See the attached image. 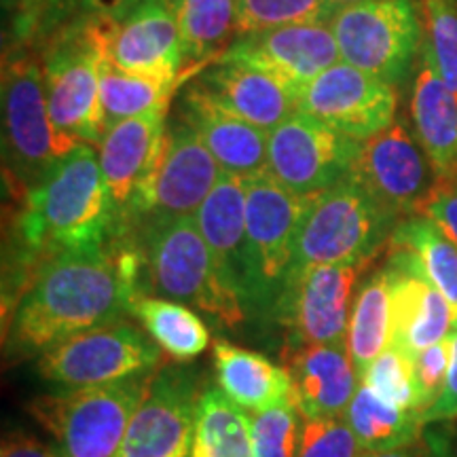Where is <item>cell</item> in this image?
I'll return each instance as SVG.
<instances>
[{
	"mask_svg": "<svg viewBox=\"0 0 457 457\" xmlns=\"http://www.w3.org/2000/svg\"><path fill=\"white\" fill-rule=\"evenodd\" d=\"M136 273L134 254L114 262L102 244L51 254L17 301L11 350L45 352L83 330L119 322L138 296Z\"/></svg>",
	"mask_w": 457,
	"mask_h": 457,
	"instance_id": "obj_1",
	"label": "cell"
},
{
	"mask_svg": "<svg viewBox=\"0 0 457 457\" xmlns=\"http://www.w3.org/2000/svg\"><path fill=\"white\" fill-rule=\"evenodd\" d=\"M112 227L98 148L81 145L26 193L20 233L34 250L57 254L100 245Z\"/></svg>",
	"mask_w": 457,
	"mask_h": 457,
	"instance_id": "obj_2",
	"label": "cell"
},
{
	"mask_svg": "<svg viewBox=\"0 0 457 457\" xmlns=\"http://www.w3.org/2000/svg\"><path fill=\"white\" fill-rule=\"evenodd\" d=\"M396 225L398 216L347 176L312 199L296 237L288 282L312 267L370 262Z\"/></svg>",
	"mask_w": 457,
	"mask_h": 457,
	"instance_id": "obj_3",
	"label": "cell"
},
{
	"mask_svg": "<svg viewBox=\"0 0 457 457\" xmlns=\"http://www.w3.org/2000/svg\"><path fill=\"white\" fill-rule=\"evenodd\" d=\"M142 236L148 286L157 296L195 305L227 327L248 320L237 296L222 286L195 214L148 220Z\"/></svg>",
	"mask_w": 457,
	"mask_h": 457,
	"instance_id": "obj_4",
	"label": "cell"
},
{
	"mask_svg": "<svg viewBox=\"0 0 457 457\" xmlns=\"http://www.w3.org/2000/svg\"><path fill=\"white\" fill-rule=\"evenodd\" d=\"M244 180L248 316H276L295 261L296 237L313 197L295 195L270 170Z\"/></svg>",
	"mask_w": 457,
	"mask_h": 457,
	"instance_id": "obj_5",
	"label": "cell"
},
{
	"mask_svg": "<svg viewBox=\"0 0 457 457\" xmlns=\"http://www.w3.org/2000/svg\"><path fill=\"white\" fill-rule=\"evenodd\" d=\"M83 142L51 121L43 66L30 54L11 55L3 68V151L11 179L32 191Z\"/></svg>",
	"mask_w": 457,
	"mask_h": 457,
	"instance_id": "obj_6",
	"label": "cell"
},
{
	"mask_svg": "<svg viewBox=\"0 0 457 457\" xmlns=\"http://www.w3.org/2000/svg\"><path fill=\"white\" fill-rule=\"evenodd\" d=\"M151 375L43 396L28 409L55 438L62 457H117Z\"/></svg>",
	"mask_w": 457,
	"mask_h": 457,
	"instance_id": "obj_7",
	"label": "cell"
},
{
	"mask_svg": "<svg viewBox=\"0 0 457 457\" xmlns=\"http://www.w3.org/2000/svg\"><path fill=\"white\" fill-rule=\"evenodd\" d=\"M341 62L386 83L407 77L421 47V21L413 0H370L343 7L328 21Z\"/></svg>",
	"mask_w": 457,
	"mask_h": 457,
	"instance_id": "obj_8",
	"label": "cell"
},
{
	"mask_svg": "<svg viewBox=\"0 0 457 457\" xmlns=\"http://www.w3.org/2000/svg\"><path fill=\"white\" fill-rule=\"evenodd\" d=\"M162 362V347L134 324L114 322L89 328L41 352V379L68 390L106 386L125 377L151 373Z\"/></svg>",
	"mask_w": 457,
	"mask_h": 457,
	"instance_id": "obj_9",
	"label": "cell"
},
{
	"mask_svg": "<svg viewBox=\"0 0 457 457\" xmlns=\"http://www.w3.org/2000/svg\"><path fill=\"white\" fill-rule=\"evenodd\" d=\"M85 28L102 57L119 71L180 79L185 55L170 0H125L108 15L91 13Z\"/></svg>",
	"mask_w": 457,
	"mask_h": 457,
	"instance_id": "obj_10",
	"label": "cell"
},
{
	"mask_svg": "<svg viewBox=\"0 0 457 457\" xmlns=\"http://www.w3.org/2000/svg\"><path fill=\"white\" fill-rule=\"evenodd\" d=\"M100 71L102 51L91 41L85 21L66 32L43 62L51 121L62 134L91 146H98L106 134Z\"/></svg>",
	"mask_w": 457,
	"mask_h": 457,
	"instance_id": "obj_11",
	"label": "cell"
},
{
	"mask_svg": "<svg viewBox=\"0 0 457 457\" xmlns=\"http://www.w3.org/2000/svg\"><path fill=\"white\" fill-rule=\"evenodd\" d=\"M360 142L305 112L270 131V171L279 185L301 197H316L352 174Z\"/></svg>",
	"mask_w": 457,
	"mask_h": 457,
	"instance_id": "obj_12",
	"label": "cell"
},
{
	"mask_svg": "<svg viewBox=\"0 0 457 457\" xmlns=\"http://www.w3.org/2000/svg\"><path fill=\"white\" fill-rule=\"evenodd\" d=\"M220 174L212 153L180 119L168 128L159 168L131 199L128 220L148 222L197 214Z\"/></svg>",
	"mask_w": 457,
	"mask_h": 457,
	"instance_id": "obj_13",
	"label": "cell"
},
{
	"mask_svg": "<svg viewBox=\"0 0 457 457\" xmlns=\"http://www.w3.org/2000/svg\"><path fill=\"white\" fill-rule=\"evenodd\" d=\"M199 400L202 394L193 370H155L117 457H191Z\"/></svg>",
	"mask_w": 457,
	"mask_h": 457,
	"instance_id": "obj_14",
	"label": "cell"
},
{
	"mask_svg": "<svg viewBox=\"0 0 457 457\" xmlns=\"http://www.w3.org/2000/svg\"><path fill=\"white\" fill-rule=\"evenodd\" d=\"M350 176L398 219L421 214L438 187L436 171L420 140L400 121L360 142Z\"/></svg>",
	"mask_w": 457,
	"mask_h": 457,
	"instance_id": "obj_15",
	"label": "cell"
},
{
	"mask_svg": "<svg viewBox=\"0 0 457 457\" xmlns=\"http://www.w3.org/2000/svg\"><path fill=\"white\" fill-rule=\"evenodd\" d=\"M369 265H320L290 279L276 307V318L290 328L286 345L347 343L353 293Z\"/></svg>",
	"mask_w": 457,
	"mask_h": 457,
	"instance_id": "obj_16",
	"label": "cell"
},
{
	"mask_svg": "<svg viewBox=\"0 0 457 457\" xmlns=\"http://www.w3.org/2000/svg\"><path fill=\"white\" fill-rule=\"evenodd\" d=\"M396 104L394 85L339 62L301 91L299 111L362 142L390 128Z\"/></svg>",
	"mask_w": 457,
	"mask_h": 457,
	"instance_id": "obj_17",
	"label": "cell"
},
{
	"mask_svg": "<svg viewBox=\"0 0 457 457\" xmlns=\"http://www.w3.org/2000/svg\"><path fill=\"white\" fill-rule=\"evenodd\" d=\"M214 62L259 68L303 91L324 71L339 64L341 54L330 24H295L239 37Z\"/></svg>",
	"mask_w": 457,
	"mask_h": 457,
	"instance_id": "obj_18",
	"label": "cell"
},
{
	"mask_svg": "<svg viewBox=\"0 0 457 457\" xmlns=\"http://www.w3.org/2000/svg\"><path fill=\"white\" fill-rule=\"evenodd\" d=\"M168 134V106L111 125L98 145L112 227L125 225L131 197L155 174Z\"/></svg>",
	"mask_w": 457,
	"mask_h": 457,
	"instance_id": "obj_19",
	"label": "cell"
},
{
	"mask_svg": "<svg viewBox=\"0 0 457 457\" xmlns=\"http://www.w3.org/2000/svg\"><path fill=\"white\" fill-rule=\"evenodd\" d=\"M390 278L392 345L415 358L453 333V310L407 248L390 245L384 267Z\"/></svg>",
	"mask_w": 457,
	"mask_h": 457,
	"instance_id": "obj_20",
	"label": "cell"
},
{
	"mask_svg": "<svg viewBox=\"0 0 457 457\" xmlns=\"http://www.w3.org/2000/svg\"><path fill=\"white\" fill-rule=\"evenodd\" d=\"M282 360L293 381V403L305 420L345 413L360 386L347 343L286 345Z\"/></svg>",
	"mask_w": 457,
	"mask_h": 457,
	"instance_id": "obj_21",
	"label": "cell"
},
{
	"mask_svg": "<svg viewBox=\"0 0 457 457\" xmlns=\"http://www.w3.org/2000/svg\"><path fill=\"white\" fill-rule=\"evenodd\" d=\"M195 83L227 112L265 131L299 112L301 89L253 66L214 62Z\"/></svg>",
	"mask_w": 457,
	"mask_h": 457,
	"instance_id": "obj_22",
	"label": "cell"
},
{
	"mask_svg": "<svg viewBox=\"0 0 457 457\" xmlns=\"http://www.w3.org/2000/svg\"><path fill=\"white\" fill-rule=\"evenodd\" d=\"M180 119L193 128L227 174L250 176L270 170V131L227 112L193 81L180 100Z\"/></svg>",
	"mask_w": 457,
	"mask_h": 457,
	"instance_id": "obj_23",
	"label": "cell"
},
{
	"mask_svg": "<svg viewBox=\"0 0 457 457\" xmlns=\"http://www.w3.org/2000/svg\"><path fill=\"white\" fill-rule=\"evenodd\" d=\"M216 271L225 288L248 313V256H245V180L222 171L195 214ZM250 318V316H248Z\"/></svg>",
	"mask_w": 457,
	"mask_h": 457,
	"instance_id": "obj_24",
	"label": "cell"
},
{
	"mask_svg": "<svg viewBox=\"0 0 457 457\" xmlns=\"http://www.w3.org/2000/svg\"><path fill=\"white\" fill-rule=\"evenodd\" d=\"M411 117L415 138L430 159L438 182L457 179V98L438 72L430 57L421 55L420 72L411 98Z\"/></svg>",
	"mask_w": 457,
	"mask_h": 457,
	"instance_id": "obj_25",
	"label": "cell"
},
{
	"mask_svg": "<svg viewBox=\"0 0 457 457\" xmlns=\"http://www.w3.org/2000/svg\"><path fill=\"white\" fill-rule=\"evenodd\" d=\"M214 367L219 390L245 413H256L293 400V381L286 369L253 350L216 341Z\"/></svg>",
	"mask_w": 457,
	"mask_h": 457,
	"instance_id": "obj_26",
	"label": "cell"
},
{
	"mask_svg": "<svg viewBox=\"0 0 457 457\" xmlns=\"http://www.w3.org/2000/svg\"><path fill=\"white\" fill-rule=\"evenodd\" d=\"M343 417L364 453H384V451L409 447L420 441L424 430L420 413L394 407L364 384L358 386Z\"/></svg>",
	"mask_w": 457,
	"mask_h": 457,
	"instance_id": "obj_27",
	"label": "cell"
},
{
	"mask_svg": "<svg viewBox=\"0 0 457 457\" xmlns=\"http://www.w3.org/2000/svg\"><path fill=\"white\" fill-rule=\"evenodd\" d=\"M185 66L205 64L237 38V0H170Z\"/></svg>",
	"mask_w": 457,
	"mask_h": 457,
	"instance_id": "obj_28",
	"label": "cell"
},
{
	"mask_svg": "<svg viewBox=\"0 0 457 457\" xmlns=\"http://www.w3.org/2000/svg\"><path fill=\"white\" fill-rule=\"evenodd\" d=\"M131 312L174 362H191L210 345L208 327L187 303L138 295L131 301Z\"/></svg>",
	"mask_w": 457,
	"mask_h": 457,
	"instance_id": "obj_29",
	"label": "cell"
},
{
	"mask_svg": "<svg viewBox=\"0 0 457 457\" xmlns=\"http://www.w3.org/2000/svg\"><path fill=\"white\" fill-rule=\"evenodd\" d=\"M392 345V301L390 278L386 270L375 271L360 286L353 301L347 350L360 379L367 373L370 362Z\"/></svg>",
	"mask_w": 457,
	"mask_h": 457,
	"instance_id": "obj_30",
	"label": "cell"
},
{
	"mask_svg": "<svg viewBox=\"0 0 457 457\" xmlns=\"http://www.w3.org/2000/svg\"><path fill=\"white\" fill-rule=\"evenodd\" d=\"M191 457H256L250 413L216 387L199 400Z\"/></svg>",
	"mask_w": 457,
	"mask_h": 457,
	"instance_id": "obj_31",
	"label": "cell"
},
{
	"mask_svg": "<svg viewBox=\"0 0 457 457\" xmlns=\"http://www.w3.org/2000/svg\"><path fill=\"white\" fill-rule=\"evenodd\" d=\"M390 245L407 248L415 256L426 278L449 301L457 328V245L424 214L400 220L390 236Z\"/></svg>",
	"mask_w": 457,
	"mask_h": 457,
	"instance_id": "obj_32",
	"label": "cell"
},
{
	"mask_svg": "<svg viewBox=\"0 0 457 457\" xmlns=\"http://www.w3.org/2000/svg\"><path fill=\"white\" fill-rule=\"evenodd\" d=\"M179 83L180 79H157L119 71L102 57L100 98L106 129L125 119L170 106V98Z\"/></svg>",
	"mask_w": 457,
	"mask_h": 457,
	"instance_id": "obj_33",
	"label": "cell"
},
{
	"mask_svg": "<svg viewBox=\"0 0 457 457\" xmlns=\"http://www.w3.org/2000/svg\"><path fill=\"white\" fill-rule=\"evenodd\" d=\"M337 9L328 0H237V38L295 24H328Z\"/></svg>",
	"mask_w": 457,
	"mask_h": 457,
	"instance_id": "obj_34",
	"label": "cell"
},
{
	"mask_svg": "<svg viewBox=\"0 0 457 457\" xmlns=\"http://www.w3.org/2000/svg\"><path fill=\"white\" fill-rule=\"evenodd\" d=\"M256 457H299L305 417L290 403L250 413Z\"/></svg>",
	"mask_w": 457,
	"mask_h": 457,
	"instance_id": "obj_35",
	"label": "cell"
},
{
	"mask_svg": "<svg viewBox=\"0 0 457 457\" xmlns=\"http://www.w3.org/2000/svg\"><path fill=\"white\" fill-rule=\"evenodd\" d=\"M426 55L457 98V0H424Z\"/></svg>",
	"mask_w": 457,
	"mask_h": 457,
	"instance_id": "obj_36",
	"label": "cell"
},
{
	"mask_svg": "<svg viewBox=\"0 0 457 457\" xmlns=\"http://www.w3.org/2000/svg\"><path fill=\"white\" fill-rule=\"evenodd\" d=\"M360 384L369 386L370 390H375L394 407L420 413V409H417L413 358L398 350V347L390 345L386 352H381L370 362Z\"/></svg>",
	"mask_w": 457,
	"mask_h": 457,
	"instance_id": "obj_37",
	"label": "cell"
},
{
	"mask_svg": "<svg viewBox=\"0 0 457 457\" xmlns=\"http://www.w3.org/2000/svg\"><path fill=\"white\" fill-rule=\"evenodd\" d=\"M362 453L343 415L305 420L299 457H362Z\"/></svg>",
	"mask_w": 457,
	"mask_h": 457,
	"instance_id": "obj_38",
	"label": "cell"
},
{
	"mask_svg": "<svg viewBox=\"0 0 457 457\" xmlns=\"http://www.w3.org/2000/svg\"><path fill=\"white\" fill-rule=\"evenodd\" d=\"M451 364V337L434 343V345L421 350L413 358V375L417 387V409L424 417L430 411L436 400L441 398L447 381Z\"/></svg>",
	"mask_w": 457,
	"mask_h": 457,
	"instance_id": "obj_39",
	"label": "cell"
},
{
	"mask_svg": "<svg viewBox=\"0 0 457 457\" xmlns=\"http://www.w3.org/2000/svg\"><path fill=\"white\" fill-rule=\"evenodd\" d=\"M421 214L436 222L445 236L457 245V179L438 182Z\"/></svg>",
	"mask_w": 457,
	"mask_h": 457,
	"instance_id": "obj_40",
	"label": "cell"
},
{
	"mask_svg": "<svg viewBox=\"0 0 457 457\" xmlns=\"http://www.w3.org/2000/svg\"><path fill=\"white\" fill-rule=\"evenodd\" d=\"M457 420V328L451 333V364L447 381H445V390L436 404L421 417L424 426L428 424H441V421Z\"/></svg>",
	"mask_w": 457,
	"mask_h": 457,
	"instance_id": "obj_41",
	"label": "cell"
},
{
	"mask_svg": "<svg viewBox=\"0 0 457 457\" xmlns=\"http://www.w3.org/2000/svg\"><path fill=\"white\" fill-rule=\"evenodd\" d=\"M0 457H62V453L34 436L17 432L4 438Z\"/></svg>",
	"mask_w": 457,
	"mask_h": 457,
	"instance_id": "obj_42",
	"label": "cell"
},
{
	"mask_svg": "<svg viewBox=\"0 0 457 457\" xmlns=\"http://www.w3.org/2000/svg\"><path fill=\"white\" fill-rule=\"evenodd\" d=\"M34 9H37V0H3L4 13H20L15 17V28L20 37L30 34V28L37 20Z\"/></svg>",
	"mask_w": 457,
	"mask_h": 457,
	"instance_id": "obj_43",
	"label": "cell"
},
{
	"mask_svg": "<svg viewBox=\"0 0 457 457\" xmlns=\"http://www.w3.org/2000/svg\"><path fill=\"white\" fill-rule=\"evenodd\" d=\"M362 457H434V453H430V451H420L413 445H409V447L384 451V453H362Z\"/></svg>",
	"mask_w": 457,
	"mask_h": 457,
	"instance_id": "obj_44",
	"label": "cell"
},
{
	"mask_svg": "<svg viewBox=\"0 0 457 457\" xmlns=\"http://www.w3.org/2000/svg\"><path fill=\"white\" fill-rule=\"evenodd\" d=\"M333 7L339 11L343 7H352V4H362V3H370V0H328Z\"/></svg>",
	"mask_w": 457,
	"mask_h": 457,
	"instance_id": "obj_45",
	"label": "cell"
}]
</instances>
